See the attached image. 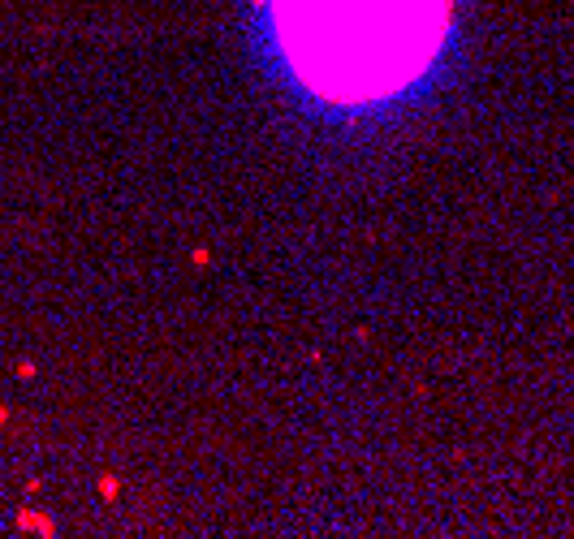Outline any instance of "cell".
I'll return each instance as SVG.
<instances>
[{
	"mask_svg": "<svg viewBox=\"0 0 574 539\" xmlns=\"http://www.w3.org/2000/svg\"><path fill=\"white\" fill-rule=\"evenodd\" d=\"M285 61L337 104L410 87L440 52L453 0H268Z\"/></svg>",
	"mask_w": 574,
	"mask_h": 539,
	"instance_id": "1",
	"label": "cell"
}]
</instances>
